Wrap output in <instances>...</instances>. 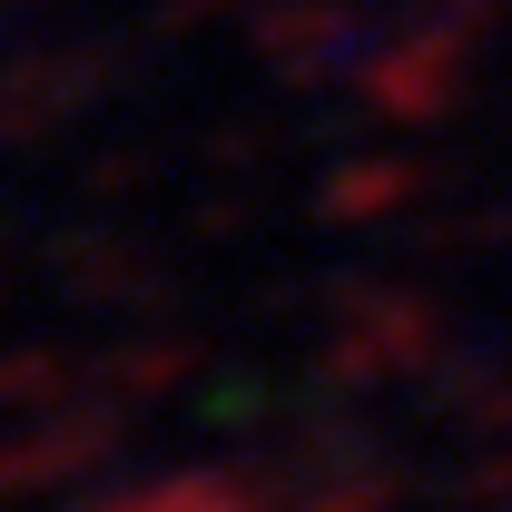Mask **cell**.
<instances>
[{"instance_id":"cell-1","label":"cell","mask_w":512,"mask_h":512,"mask_svg":"<svg viewBox=\"0 0 512 512\" xmlns=\"http://www.w3.org/2000/svg\"><path fill=\"white\" fill-rule=\"evenodd\" d=\"M109 512H247L237 493H217V483H148V493H128Z\"/></svg>"}]
</instances>
